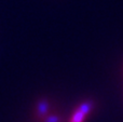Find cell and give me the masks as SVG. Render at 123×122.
I'll return each mask as SVG.
<instances>
[{
  "mask_svg": "<svg viewBox=\"0 0 123 122\" xmlns=\"http://www.w3.org/2000/svg\"><path fill=\"white\" fill-rule=\"evenodd\" d=\"M49 108H50V104L48 102V99H41L38 102L37 104V115L40 119H44L45 116L49 112Z\"/></svg>",
  "mask_w": 123,
  "mask_h": 122,
  "instance_id": "6da1fadb",
  "label": "cell"
},
{
  "mask_svg": "<svg viewBox=\"0 0 123 122\" xmlns=\"http://www.w3.org/2000/svg\"><path fill=\"white\" fill-rule=\"evenodd\" d=\"M86 117V115L82 111L81 109L77 108L76 111L74 112L71 119H70V122H84V119Z\"/></svg>",
  "mask_w": 123,
  "mask_h": 122,
  "instance_id": "7a4b0ae2",
  "label": "cell"
},
{
  "mask_svg": "<svg viewBox=\"0 0 123 122\" xmlns=\"http://www.w3.org/2000/svg\"><path fill=\"white\" fill-rule=\"evenodd\" d=\"M44 122H61V118L56 115H51L44 118Z\"/></svg>",
  "mask_w": 123,
  "mask_h": 122,
  "instance_id": "3957f363",
  "label": "cell"
}]
</instances>
